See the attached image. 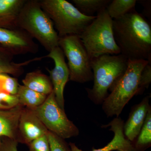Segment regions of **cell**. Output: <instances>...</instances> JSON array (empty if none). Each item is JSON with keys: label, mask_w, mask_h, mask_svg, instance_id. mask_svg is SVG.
<instances>
[{"label": "cell", "mask_w": 151, "mask_h": 151, "mask_svg": "<svg viewBox=\"0 0 151 151\" xmlns=\"http://www.w3.org/2000/svg\"><path fill=\"white\" fill-rule=\"evenodd\" d=\"M114 38L121 54L129 60L151 63V26L136 9L113 19Z\"/></svg>", "instance_id": "1"}, {"label": "cell", "mask_w": 151, "mask_h": 151, "mask_svg": "<svg viewBox=\"0 0 151 151\" xmlns=\"http://www.w3.org/2000/svg\"><path fill=\"white\" fill-rule=\"evenodd\" d=\"M129 59L122 54L104 55L91 60L94 85L86 88L87 96L95 105H102L123 77Z\"/></svg>", "instance_id": "2"}, {"label": "cell", "mask_w": 151, "mask_h": 151, "mask_svg": "<svg viewBox=\"0 0 151 151\" xmlns=\"http://www.w3.org/2000/svg\"><path fill=\"white\" fill-rule=\"evenodd\" d=\"M17 25L49 52L59 47L58 34L52 21L42 9L39 1L26 0L19 14Z\"/></svg>", "instance_id": "3"}, {"label": "cell", "mask_w": 151, "mask_h": 151, "mask_svg": "<svg viewBox=\"0 0 151 151\" xmlns=\"http://www.w3.org/2000/svg\"><path fill=\"white\" fill-rule=\"evenodd\" d=\"M113 21L106 9L100 11L79 36L91 60L104 55L121 54L114 38Z\"/></svg>", "instance_id": "4"}, {"label": "cell", "mask_w": 151, "mask_h": 151, "mask_svg": "<svg viewBox=\"0 0 151 151\" xmlns=\"http://www.w3.org/2000/svg\"><path fill=\"white\" fill-rule=\"evenodd\" d=\"M42 9L51 19L59 37L80 35L96 18L81 13L65 0H40Z\"/></svg>", "instance_id": "5"}, {"label": "cell", "mask_w": 151, "mask_h": 151, "mask_svg": "<svg viewBox=\"0 0 151 151\" xmlns=\"http://www.w3.org/2000/svg\"><path fill=\"white\" fill-rule=\"evenodd\" d=\"M149 62L145 60H129L126 72L102 104L107 117H119L125 105L136 95L141 72Z\"/></svg>", "instance_id": "6"}, {"label": "cell", "mask_w": 151, "mask_h": 151, "mask_svg": "<svg viewBox=\"0 0 151 151\" xmlns=\"http://www.w3.org/2000/svg\"><path fill=\"white\" fill-rule=\"evenodd\" d=\"M59 47L67 59L69 80L83 84L93 80L91 60L79 36L60 37Z\"/></svg>", "instance_id": "7"}, {"label": "cell", "mask_w": 151, "mask_h": 151, "mask_svg": "<svg viewBox=\"0 0 151 151\" xmlns=\"http://www.w3.org/2000/svg\"><path fill=\"white\" fill-rule=\"evenodd\" d=\"M49 132L65 139L78 136L79 129L57 102L53 91L40 106L32 109Z\"/></svg>", "instance_id": "8"}, {"label": "cell", "mask_w": 151, "mask_h": 151, "mask_svg": "<svg viewBox=\"0 0 151 151\" xmlns=\"http://www.w3.org/2000/svg\"><path fill=\"white\" fill-rule=\"evenodd\" d=\"M45 58H49L54 62V68L52 70L47 68L50 74V78L53 86V91L58 104L65 111L64 88L69 80V70L65 61V55L60 47H57L50 52Z\"/></svg>", "instance_id": "9"}, {"label": "cell", "mask_w": 151, "mask_h": 151, "mask_svg": "<svg viewBox=\"0 0 151 151\" xmlns=\"http://www.w3.org/2000/svg\"><path fill=\"white\" fill-rule=\"evenodd\" d=\"M0 46L7 50L14 55L28 53L35 54L39 47L33 38L24 30L0 28Z\"/></svg>", "instance_id": "10"}, {"label": "cell", "mask_w": 151, "mask_h": 151, "mask_svg": "<svg viewBox=\"0 0 151 151\" xmlns=\"http://www.w3.org/2000/svg\"><path fill=\"white\" fill-rule=\"evenodd\" d=\"M48 130L30 108L23 107L20 115L16 140L27 145L37 138L46 134Z\"/></svg>", "instance_id": "11"}, {"label": "cell", "mask_w": 151, "mask_h": 151, "mask_svg": "<svg viewBox=\"0 0 151 151\" xmlns=\"http://www.w3.org/2000/svg\"><path fill=\"white\" fill-rule=\"evenodd\" d=\"M124 121L120 117L115 118L107 125H102V128L111 127L109 130L114 133L112 140L103 148L93 149L90 151H135L133 143L127 139L124 132ZM71 151H84L78 148L74 143H69Z\"/></svg>", "instance_id": "12"}, {"label": "cell", "mask_w": 151, "mask_h": 151, "mask_svg": "<svg viewBox=\"0 0 151 151\" xmlns=\"http://www.w3.org/2000/svg\"><path fill=\"white\" fill-rule=\"evenodd\" d=\"M150 96L144 97L139 104L133 106L129 119L124 124V135L127 139L133 142L137 137L143 127L150 108Z\"/></svg>", "instance_id": "13"}, {"label": "cell", "mask_w": 151, "mask_h": 151, "mask_svg": "<svg viewBox=\"0 0 151 151\" xmlns=\"http://www.w3.org/2000/svg\"><path fill=\"white\" fill-rule=\"evenodd\" d=\"M26 0H0V28L17 27L18 18Z\"/></svg>", "instance_id": "14"}, {"label": "cell", "mask_w": 151, "mask_h": 151, "mask_svg": "<svg viewBox=\"0 0 151 151\" xmlns=\"http://www.w3.org/2000/svg\"><path fill=\"white\" fill-rule=\"evenodd\" d=\"M23 107L18 105L11 109H0V137L16 139L19 119Z\"/></svg>", "instance_id": "15"}, {"label": "cell", "mask_w": 151, "mask_h": 151, "mask_svg": "<svg viewBox=\"0 0 151 151\" xmlns=\"http://www.w3.org/2000/svg\"><path fill=\"white\" fill-rule=\"evenodd\" d=\"M14 55L7 50L0 46V74L11 75L15 77L20 76L24 72V66L34 61L43 59L44 56L35 58L21 63H16L13 60Z\"/></svg>", "instance_id": "16"}, {"label": "cell", "mask_w": 151, "mask_h": 151, "mask_svg": "<svg viewBox=\"0 0 151 151\" xmlns=\"http://www.w3.org/2000/svg\"><path fill=\"white\" fill-rule=\"evenodd\" d=\"M22 81L23 85L40 94L48 95L53 91L50 78L40 70L27 73Z\"/></svg>", "instance_id": "17"}, {"label": "cell", "mask_w": 151, "mask_h": 151, "mask_svg": "<svg viewBox=\"0 0 151 151\" xmlns=\"http://www.w3.org/2000/svg\"><path fill=\"white\" fill-rule=\"evenodd\" d=\"M16 96L19 105L33 109L43 104L48 95L40 94L19 84Z\"/></svg>", "instance_id": "18"}, {"label": "cell", "mask_w": 151, "mask_h": 151, "mask_svg": "<svg viewBox=\"0 0 151 151\" xmlns=\"http://www.w3.org/2000/svg\"><path fill=\"white\" fill-rule=\"evenodd\" d=\"M78 10L86 16H94V14L107 8L111 0H73Z\"/></svg>", "instance_id": "19"}, {"label": "cell", "mask_w": 151, "mask_h": 151, "mask_svg": "<svg viewBox=\"0 0 151 151\" xmlns=\"http://www.w3.org/2000/svg\"><path fill=\"white\" fill-rule=\"evenodd\" d=\"M136 0H113L108 5L106 10L112 19L122 17L135 9Z\"/></svg>", "instance_id": "20"}, {"label": "cell", "mask_w": 151, "mask_h": 151, "mask_svg": "<svg viewBox=\"0 0 151 151\" xmlns=\"http://www.w3.org/2000/svg\"><path fill=\"white\" fill-rule=\"evenodd\" d=\"M137 140L133 143L135 151H145L151 146V108L147 114Z\"/></svg>", "instance_id": "21"}, {"label": "cell", "mask_w": 151, "mask_h": 151, "mask_svg": "<svg viewBox=\"0 0 151 151\" xmlns=\"http://www.w3.org/2000/svg\"><path fill=\"white\" fill-rule=\"evenodd\" d=\"M8 74H0V109H9L19 105L16 95L9 94L6 89V81Z\"/></svg>", "instance_id": "22"}, {"label": "cell", "mask_w": 151, "mask_h": 151, "mask_svg": "<svg viewBox=\"0 0 151 151\" xmlns=\"http://www.w3.org/2000/svg\"><path fill=\"white\" fill-rule=\"evenodd\" d=\"M50 151H71L65 139L48 131L47 133Z\"/></svg>", "instance_id": "23"}, {"label": "cell", "mask_w": 151, "mask_h": 151, "mask_svg": "<svg viewBox=\"0 0 151 151\" xmlns=\"http://www.w3.org/2000/svg\"><path fill=\"white\" fill-rule=\"evenodd\" d=\"M151 82V63L149 62L141 72L136 95L142 94L145 90L148 88Z\"/></svg>", "instance_id": "24"}, {"label": "cell", "mask_w": 151, "mask_h": 151, "mask_svg": "<svg viewBox=\"0 0 151 151\" xmlns=\"http://www.w3.org/2000/svg\"><path fill=\"white\" fill-rule=\"evenodd\" d=\"M27 145L29 151H50L47 134L34 140Z\"/></svg>", "instance_id": "25"}, {"label": "cell", "mask_w": 151, "mask_h": 151, "mask_svg": "<svg viewBox=\"0 0 151 151\" xmlns=\"http://www.w3.org/2000/svg\"><path fill=\"white\" fill-rule=\"evenodd\" d=\"M18 144L14 139L6 137H0V151H18Z\"/></svg>", "instance_id": "26"}, {"label": "cell", "mask_w": 151, "mask_h": 151, "mask_svg": "<svg viewBox=\"0 0 151 151\" xmlns=\"http://www.w3.org/2000/svg\"><path fill=\"white\" fill-rule=\"evenodd\" d=\"M144 6V12L146 14L147 17L149 18L151 17V1H139Z\"/></svg>", "instance_id": "27"}]
</instances>
